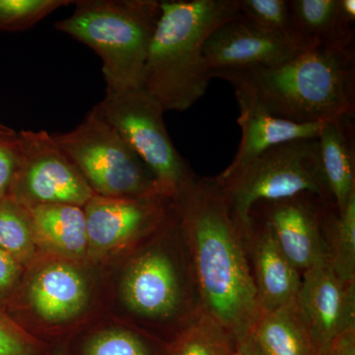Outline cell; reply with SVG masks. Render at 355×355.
Returning <instances> with one entry per match:
<instances>
[{
    "label": "cell",
    "mask_w": 355,
    "mask_h": 355,
    "mask_svg": "<svg viewBox=\"0 0 355 355\" xmlns=\"http://www.w3.org/2000/svg\"><path fill=\"white\" fill-rule=\"evenodd\" d=\"M322 355H355V328L338 336Z\"/></svg>",
    "instance_id": "f546056e"
},
{
    "label": "cell",
    "mask_w": 355,
    "mask_h": 355,
    "mask_svg": "<svg viewBox=\"0 0 355 355\" xmlns=\"http://www.w3.org/2000/svg\"><path fill=\"white\" fill-rule=\"evenodd\" d=\"M19 161L9 196L23 205H72L83 207L95 195L53 135L22 130Z\"/></svg>",
    "instance_id": "9c48e42d"
},
{
    "label": "cell",
    "mask_w": 355,
    "mask_h": 355,
    "mask_svg": "<svg viewBox=\"0 0 355 355\" xmlns=\"http://www.w3.org/2000/svg\"><path fill=\"white\" fill-rule=\"evenodd\" d=\"M253 334L263 355H317L299 321L294 302L261 312Z\"/></svg>",
    "instance_id": "ffe728a7"
},
{
    "label": "cell",
    "mask_w": 355,
    "mask_h": 355,
    "mask_svg": "<svg viewBox=\"0 0 355 355\" xmlns=\"http://www.w3.org/2000/svg\"><path fill=\"white\" fill-rule=\"evenodd\" d=\"M95 108L150 170L168 198L174 200L196 176L173 144L164 110L144 88L107 87Z\"/></svg>",
    "instance_id": "52a82bcc"
},
{
    "label": "cell",
    "mask_w": 355,
    "mask_h": 355,
    "mask_svg": "<svg viewBox=\"0 0 355 355\" xmlns=\"http://www.w3.org/2000/svg\"><path fill=\"white\" fill-rule=\"evenodd\" d=\"M172 203L173 198L161 193L142 198L93 196L83 209L88 246L107 251L147 234L163 224Z\"/></svg>",
    "instance_id": "7c38bea8"
},
{
    "label": "cell",
    "mask_w": 355,
    "mask_h": 355,
    "mask_svg": "<svg viewBox=\"0 0 355 355\" xmlns=\"http://www.w3.org/2000/svg\"><path fill=\"white\" fill-rule=\"evenodd\" d=\"M323 234L329 263L345 282H355V195L342 211L324 202Z\"/></svg>",
    "instance_id": "44dd1931"
},
{
    "label": "cell",
    "mask_w": 355,
    "mask_h": 355,
    "mask_svg": "<svg viewBox=\"0 0 355 355\" xmlns=\"http://www.w3.org/2000/svg\"><path fill=\"white\" fill-rule=\"evenodd\" d=\"M17 261L0 248V294L12 288L18 277Z\"/></svg>",
    "instance_id": "f1b7e54d"
},
{
    "label": "cell",
    "mask_w": 355,
    "mask_h": 355,
    "mask_svg": "<svg viewBox=\"0 0 355 355\" xmlns=\"http://www.w3.org/2000/svg\"><path fill=\"white\" fill-rule=\"evenodd\" d=\"M121 295L133 314L160 323L182 318L188 324L202 310L189 252L177 258L162 245L148 247L132 259Z\"/></svg>",
    "instance_id": "ba28073f"
},
{
    "label": "cell",
    "mask_w": 355,
    "mask_h": 355,
    "mask_svg": "<svg viewBox=\"0 0 355 355\" xmlns=\"http://www.w3.org/2000/svg\"><path fill=\"white\" fill-rule=\"evenodd\" d=\"M1 127H4V125H3V123H0V128H1Z\"/></svg>",
    "instance_id": "836d02e7"
},
{
    "label": "cell",
    "mask_w": 355,
    "mask_h": 355,
    "mask_svg": "<svg viewBox=\"0 0 355 355\" xmlns=\"http://www.w3.org/2000/svg\"><path fill=\"white\" fill-rule=\"evenodd\" d=\"M235 354V338L203 310L184 327L174 352V355Z\"/></svg>",
    "instance_id": "7402d4cb"
},
{
    "label": "cell",
    "mask_w": 355,
    "mask_h": 355,
    "mask_svg": "<svg viewBox=\"0 0 355 355\" xmlns=\"http://www.w3.org/2000/svg\"><path fill=\"white\" fill-rule=\"evenodd\" d=\"M311 46L303 40L266 31L238 17L210 35L203 55L211 72L280 64Z\"/></svg>",
    "instance_id": "4fadbf2b"
},
{
    "label": "cell",
    "mask_w": 355,
    "mask_h": 355,
    "mask_svg": "<svg viewBox=\"0 0 355 355\" xmlns=\"http://www.w3.org/2000/svg\"><path fill=\"white\" fill-rule=\"evenodd\" d=\"M239 17L266 31L298 38L292 29L291 0H239Z\"/></svg>",
    "instance_id": "d4e9b609"
},
{
    "label": "cell",
    "mask_w": 355,
    "mask_h": 355,
    "mask_svg": "<svg viewBox=\"0 0 355 355\" xmlns=\"http://www.w3.org/2000/svg\"><path fill=\"white\" fill-rule=\"evenodd\" d=\"M299 321L317 355L345 331L355 328V282H345L330 263L302 273L294 301Z\"/></svg>",
    "instance_id": "30bf717a"
},
{
    "label": "cell",
    "mask_w": 355,
    "mask_h": 355,
    "mask_svg": "<svg viewBox=\"0 0 355 355\" xmlns=\"http://www.w3.org/2000/svg\"><path fill=\"white\" fill-rule=\"evenodd\" d=\"M352 119L345 116L324 123L317 137L324 182L338 211L355 195V135Z\"/></svg>",
    "instance_id": "e0dca14e"
},
{
    "label": "cell",
    "mask_w": 355,
    "mask_h": 355,
    "mask_svg": "<svg viewBox=\"0 0 355 355\" xmlns=\"http://www.w3.org/2000/svg\"><path fill=\"white\" fill-rule=\"evenodd\" d=\"M239 17V0H163L142 88L164 112H184L207 92L211 80L205 42L217 28Z\"/></svg>",
    "instance_id": "3957f363"
},
{
    "label": "cell",
    "mask_w": 355,
    "mask_h": 355,
    "mask_svg": "<svg viewBox=\"0 0 355 355\" xmlns=\"http://www.w3.org/2000/svg\"><path fill=\"white\" fill-rule=\"evenodd\" d=\"M237 101L240 109L237 123L242 130L241 142L232 162L219 176L237 171L257 156L279 144L315 139L326 123H296L273 116L244 100Z\"/></svg>",
    "instance_id": "9a60e30c"
},
{
    "label": "cell",
    "mask_w": 355,
    "mask_h": 355,
    "mask_svg": "<svg viewBox=\"0 0 355 355\" xmlns=\"http://www.w3.org/2000/svg\"><path fill=\"white\" fill-rule=\"evenodd\" d=\"M86 355H149L139 336L123 330L103 331L90 340Z\"/></svg>",
    "instance_id": "484cf974"
},
{
    "label": "cell",
    "mask_w": 355,
    "mask_h": 355,
    "mask_svg": "<svg viewBox=\"0 0 355 355\" xmlns=\"http://www.w3.org/2000/svg\"><path fill=\"white\" fill-rule=\"evenodd\" d=\"M72 3V0H0V31H25Z\"/></svg>",
    "instance_id": "cb8c5ba5"
},
{
    "label": "cell",
    "mask_w": 355,
    "mask_h": 355,
    "mask_svg": "<svg viewBox=\"0 0 355 355\" xmlns=\"http://www.w3.org/2000/svg\"><path fill=\"white\" fill-rule=\"evenodd\" d=\"M202 310L235 340L261 314L245 248L220 184L195 176L174 198Z\"/></svg>",
    "instance_id": "6da1fadb"
},
{
    "label": "cell",
    "mask_w": 355,
    "mask_h": 355,
    "mask_svg": "<svg viewBox=\"0 0 355 355\" xmlns=\"http://www.w3.org/2000/svg\"><path fill=\"white\" fill-rule=\"evenodd\" d=\"M235 355H263L257 343L253 331L244 338L236 340Z\"/></svg>",
    "instance_id": "4dcf8cb0"
},
{
    "label": "cell",
    "mask_w": 355,
    "mask_h": 355,
    "mask_svg": "<svg viewBox=\"0 0 355 355\" xmlns=\"http://www.w3.org/2000/svg\"><path fill=\"white\" fill-rule=\"evenodd\" d=\"M251 217V226L241 235L261 312H270L295 301L302 273L282 253L268 224Z\"/></svg>",
    "instance_id": "5bb4252c"
},
{
    "label": "cell",
    "mask_w": 355,
    "mask_h": 355,
    "mask_svg": "<svg viewBox=\"0 0 355 355\" xmlns=\"http://www.w3.org/2000/svg\"><path fill=\"white\" fill-rule=\"evenodd\" d=\"M0 355H31V350L13 331L0 321Z\"/></svg>",
    "instance_id": "83f0119b"
},
{
    "label": "cell",
    "mask_w": 355,
    "mask_h": 355,
    "mask_svg": "<svg viewBox=\"0 0 355 355\" xmlns=\"http://www.w3.org/2000/svg\"><path fill=\"white\" fill-rule=\"evenodd\" d=\"M294 34L317 46L354 42V27L343 24L338 15V0H291Z\"/></svg>",
    "instance_id": "d6986e66"
},
{
    "label": "cell",
    "mask_w": 355,
    "mask_h": 355,
    "mask_svg": "<svg viewBox=\"0 0 355 355\" xmlns=\"http://www.w3.org/2000/svg\"><path fill=\"white\" fill-rule=\"evenodd\" d=\"M55 24L99 55L107 87L141 88L147 53L160 16L157 0H77Z\"/></svg>",
    "instance_id": "277c9868"
},
{
    "label": "cell",
    "mask_w": 355,
    "mask_h": 355,
    "mask_svg": "<svg viewBox=\"0 0 355 355\" xmlns=\"http://www.w3.org/2000/svg\"><path fill=\"white\" fill-rule=\"evenodd\" d=\"M216 179L240 233L251 226L252 209L258 203L302 193L331 200L322 171L317 137L272 147L237 171L227 176L218 175Z\"/></svg>",
    "instance_id": "5b68a950"
},
{
    "label": "cell",
    "mask_w": 355,
    "mask_h": 355,
    "mask_svg": "<svg viewBox=\"0 0 355 355\" xmlns=\"http://www.w3.org/2000/svg\"><path fill=\"white\" fill-rule=\"evenodd\" d=\"M19 140L17 133L0 137V198L10 193L19 161Z\"/></svg>",
    "instance_id": "4316f807"
},
{
    "label": "cell",
    "mask_w": 355,
    "mask_h": 355,
    "mask_svg": "<svg viewBox=\"0 0 355 355\" xmlns=\"http://www.w3.org/2000/svg\"><path fill=\"white\" fill-rule=\"evenodd\" d=\"M31 214L10 196L0 198V248L16 261H25L34 252Z\"/></svg>",
    "instance_id": "603a6c76"
},
{
    "label": "cell",
    "mask_w": 355,
    "mask_h": 355,
    "mask_svg": "<svg viewBox=\"0 0 355 355\" xmlns=\"http://www.w3.org/2000/svg\"><path fill=\"white\" fill-rule=\"evenodd\" d=\"M210 76L228 81L237 99L282 120L320 123L354 116V42L317 44L280 64Z\"/></svg>",
    "instance_id": "7a4b0ae2"
},
{
    "label": "cell",
    "mask_w": 355,
    "mask_h": 355,
    "mask_svg": "<svg viewBox=\"0 0 355 355\" xmlns=\"http://www.w3.org/2000/svg\"><path fill=\"white\" fill-rule=\"evenodd\" d=\"M326 200L313 193H302L260 202L252 209L251 216L268 224L282 253L301 273L329 263L322 224Z\"/></svg>",
    "instance_id": "8fae6325"
},
{
    "label": "cell",
    "mask_w": 355,
    "mask_h": 355,
    "mask_svg": "<svg viewBox=\"0 0 355 355\" xmlns=\"http://www.w3.org/2000/svg\"><path fill=\"white\" fill-rule=\"evenodd\" d=\"M33 309L49 323H60L80 314L88 301L85 280L76 268L53 263L33 279L29 288Z\"/></svg>",
    "instance_id": "2e32d148"
},
{
    "label": "cell",
    "mask_w": 355,
    "mask_h": 355,
    "mask_svg": "<svg viewBox=\"0 0 355 355\" xmlns=\"http://www.w3.org/2000/svg\"><path fill=\"white\" fill-rule=\"evenodd\" d=\"M338 15L343 24L354 27L355 22V0H338Z\"/></svg>",
    "instance_id": "1f68e13d"
},
{
    "label": "cell",
    "mask_w": 355,
    "mask_h": 355,
    "mask_svg": "<svg viewBox=\"0 0 355 355\" xmlns=\"http://www.w3.org/2000/svg\"><path fill=\"white\" fill-rule=\"evenodd\" d=\"M53 137L95 195L107 198L164 195L150 170L95 107L76 128Z\"/></svg>",
    "instance_id": "8992f818"
},
{
    "label": "cell",
    "mask_w": 355,
    "mask_h": 355,
    "mask_svg": "<svg viewBox=\"0 0 355 355\" xmlns=\"http://www.w3.org/2000/svg\"><path fill=\"white\" fill-rule=\"evenodd\" d=\"M16 135V132H14L12 128L6 127V125H4V127L0 128V137H6V135Z\"/></svg>",
    "instance_id": "d6a6232c"
},
{
    "label": "cell",
    "mask_w": 355,
    "mask_h": 355,
    "mask_svg": "<svg viewBox=\"0 0 355 355\" xmlns=\"http://www.w3.org/2000/svg\"><path fill=\"white\" fill-rule=\"evenodd\" d=\"M35 235L60 253L81 256L88 247L85 212L72 205H37L30 207Z\"/></svg>",
    "instance_id": "ac0fdd59"
}]
</instances>
